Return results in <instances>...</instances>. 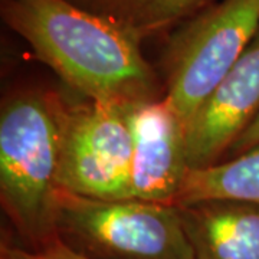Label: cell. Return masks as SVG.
<instances>
[{
    "label": "cell",
    "instance_id": "obj_9",
    "mask_svg": "<svg viewBox=\"0 0 259 259\" xmlns=\"http://www.w3.org/2000/svg\"><path fill=\"white\" fill-rule=\"evenodd\" d=\"M206 200L259 206V146L212 166L189 170L176 206Z\"/></svg>",
    "mask_w": 259,
    "mask_h": 259
},
{
    "label": "cell",
    "instance_id": "obj_5",
    "mask_svg": "<svg viewBox=\"0 0 259 259\" xmlns=\"http://www.w3.org/2000/svg\"><path fill=\"white\" fill-rule=\"evenodd\" d=\"M127 108L90 100L68 104L58 170L61 190L101 200L133 199Z\"/></svg>",
    "mask_w": 259,
    "mask_h": 259
},
{
    "label": "cell",
    "instance_id": "obj_3",
    "mask_svg": "<svg viewBox=\"0 0 259 259\" xmlns=\"http://www.w3.org/2000/svg\"><path fill=\"white\" fill-rule=\"evenodd\" d=\"M55 226L61 241L91 259H193L173 204L101 200L59 190Z\"/></svg>",
    "mask_w": 259,
    "mask_h": 259
},
{
    "label": "cell",
    "instance_id": "obj_12",
    "mask_svg": "<svg viewBox=\"0 0 259 259\" xmlns=\"http://www.w3.org/2000/svg\"><path fill=\"white\" fill-rule=\"evenodd\" d=\"M256 146H259V114L249 127L245 130V133L235 141V144L232 146L231 150L228 151V154L225 156L223 160L236 157V156H239L242 153L248 151L250 148L256 147Z\"/></svg>",
    "mask_w": 259,
    "mask_h": 259
},
{
    "label": "cell",
    "instance_id": "obj_1",
    "mask_svg": "<svg viewBox=\"0 0 259 259\" xmlns=\"http://www.w3.org/2000/svg\"><path fill=\"white\" fill-rule=\"evenodd\" d=\"M2 19L85 100L121 107L158 100L161 85L125 29L71 0H2Z\"/></svg>",
    "mask_w": 259,
    "mask_h": 259
},
{
    "label": "cell",
    "instance_id": "obj_6",
    "mask_svg": "<svg viewBox=\"0 0 259 259\" xmlns=\"http://www.w3.org/2000/svg\"><path fill=\"white\" fill-rule=\"evenodd\" d=\"M133 136L131 197L176 206L190 170L186 121L166 97L127 108Z\"/></svg>",
    "mask_w": 259,
    "mask_h": 259
},
{
    "label": "cell",
    "instance_id": "obj_10",
    "mask_svg": "<svg viewBox=\"0 0 259 259\" xmlns=\"http://www.w3.org/2000/svg\"><path fill=\"white\" fill-rule=\"evenodd\" d=\"M125 29L140 40L176 26L203 10L210 0H71Z\"/></svg>",
    "mask_w": 259,
    "mask_h": 259
},
{
    "label": "cell",
    "instance_id": "obj_4",
    "mask_svg": "<svg viewBox=\"0 0 259 259\" xmlns=\"http://www.w3.org/2000/svg\"><path fill=\"white\" fill-rule=\"evenodd\" d=\"M258 30L259 0H219L170 36L163 54L164 97L186 124Z\"/></svg>",
    "mask_w": 259,
    "mask_h": 259
},
{
    "label": "cell",
    "instance_id": "obj_11",
    "mask_svg": "<svg viewBox=\"0 0 259 259\" xmlns=\"http://www.w3.org/2000/svg\"><path fill=\"white\" fill-rule=\"evenodd\" d=\"M0 259H91L69 248L56 236L54 241L39 249L26 250L3 243Z\"/></svg>",
    "mask_w": 259,
    "mask_h": 259
},
{
    "label": "cell",
    "instance_id": "obj_7",
    "mask_svg": "<svg viewBox=\"0 0 259 259\" xmlns=\"http://www.w3.org/2000/svg\"><path fill=\"white\" fill-rule=\"evenodd\" d=\"M259 114V30L186 127L190 170L222 161Z\"/></svg>",
    "mask_w": 259,
    "mask_h": 259
},
{
    "label": "cell",
    "instance_id": "obj_2",
    "mask_svg": "<svg viewBox=\"0 0 259 259\" xmlns=\"http://www.w3.org/2000/svg\"><path fill=\"white\" fill-rule=\"evenodd\" d=\"M68 104L54 93L20 91L0 112V200L19 233L39 249L56 236L58 170Z\"/></svg>",
    "mask_w": 259,
    "mask_h": 259
},
{
    "label": "cell",
    "instance_id": "obj_8",
    "mask_svg": "<svg viewBox=\"0 0 259 259\" xmlns=\"http://www.w3.org/2000/svg\"><path fill=\"white\" fill-rule=\"evenodd\" d=\"M193 259H259V206L206 200L177 206Z\"/></svg>",
    "mask_w": 259,
    "mask_h": 259
}]
</instances>
